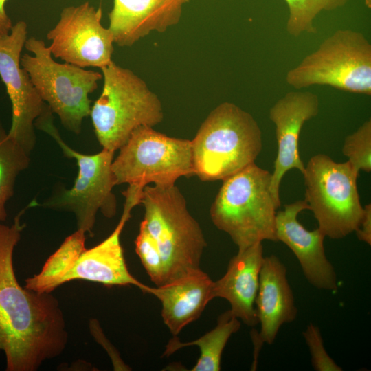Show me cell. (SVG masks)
<instances>
[{
  "instance_id": "6da1fadb",
  "label": "cell",
  "mask_w": 371,
  "mask_h": 371,
  "mask_svg": "<svg viewBox=\"0 0 371 371\" xmlns=\"http://www.w3.org/2000/svg\"><path fill=\"white\" fill-rule=\"evenodd\" d=\"M25 210L10 225L0 223V352L6 371H36L63 352L69 338L58 300L23 287L16 279L13 255Z\"/></svg>"
},
{
  "instance_id": "7a4b0ae2",
  "label": "cell",
  "mask_w": 371,
  "mask_h": 371,
  "mask_svg": "<svg viewBox=\"0 0 371 371\" xmlns=\"http://www.w3.org/2000/svg\"><path fill=\"white\" fill-rule=\"evenodd\" d=\"M130 216L123 212L113 232L90 249L85 247L86 232L77 229L48 258L38 273L25 280L24 286L36 292L52 293L66 282L80 280L106 286L133 285L144 293L146 285L128 271L120 243L121 233Z\"/></svg>"
},
{
  "instance_id": "3957f363",
  "label": "cell",
  "mask_w": 371,
  "mask_h": 371,
  "mask_svg": "<svg viewBox=\"0 0 371 371\" xmlns=\"http://www.w3.org/2000/svg\"><path fill=\"white\" fill-rule=\"evenodd\" d=\"M191 142L193 173L201 181L224 180L254 163L262 132L249 112L230 102L215 107Z\"/></svg>"
},
{
  "instance_id": "277c9868",
  "label": "cell",
  "mask_w": 371,
  "mask_h": 371,
  "mask_svg": "<svg viewBox=\"0 0 371 371\" xmlns=\"http://www.w3.org/2000/svg\"><path fill=\"white\" fill-rule=\"evenodd\" d=\"M272 173L255 163L223 180L210 207L214 225L227 233L238 250L263 240L278 242Z\"/></svg>"
},
{
  "instance_id": "5b68a950",
  "label": "cell",
  "mask_w": 371,
  "mask_h": 371,
  "mask_svg": "<svg viewBox=\"0 0 371 371\" xmlns=\"http://www.w3.org/2000/svg\"><path fill=\"white\" fill-rule=\"evenodd\" d=\"M119 150L112 171L116 186L128 184L123 193L128 212L140 203L147 185H174L179 178L194 175L190 140L169 137L153 127L137 128Z\"/></svg>"
},
{
  "instance_id": "8992f818",
  "label": "cell",
  "mask_w": 371,
  "mask_h": 371,
  "mask_svg": "<svg viewBox=\"0 0 371 371\" xmlns=\"http://www.w3.org/2000/svg\"><path fill=\"white\" fill-rule=\"evenodd\" d=\"M104 80L90 116L102 148L115 152L139 127H154L164 120L159 97L129 69L111 61L100 69Z\"/></svg>"
},
{
  "instance_id": "52a82bcc",
  "label": "cell",
  "mask_w": 371,
  "mask_h": 371,
  "mask_svg": "<svg viewBox=\"0 0 371 371\" xmlns=\"http://www.w3.org/2000/svg\"><path fill=\"white\" fill-rule=\"evenodd\" d=\"M140 203L145 210L142 222L161 256L164 284L199 269L206 241L175 184L147 185L143 190Z\"/></svg>"
},
{
  "instance_id": "ba28073f",
  "label": "cell",
  "mask_w": 371,
  "mask_h": 371,
  "mask_svg": "<svg viewBox=\"0 0 371 371\" xmlns=\"http://www.w3.org/2000/svg\"><path fill=\"white\" fill-rule=\"evenodd\" d=\"M297 90L325 85L371 95V43L362 32L337 30L307 54L285 78Z\"/></svg>"
},
{
  "instance_id": "9c48e42d",
  "label": "cell",
  "mask_w": 371,
  "mask_h": 371,
  "mask_svg": "<svg viewBox=\"0 0 371 371\" xmlns=\"http://www.w3.org/2000/svg\"><path fill=\"white\" fill-rule=\"evenodd\" d=\"M24 47L34 56L23 54L20 64L41 98L67 131L79 134L84 118L91 113L89 95L97 89L102 74L56 62L45 42L34 36L27 38Z\"/></svg>"
},
{
  "instance_id": "30bf717a",
  "label": "cell",
  "mask_w": 371,
  "mask_h": 371,
  "mask_svg": "<svg viewBox=\"0 0 371 371\" xmlns=\"http://www.w3.org/2000/svg\"><path fill=\"white\" fill-rule=\"evenodd\" d=\"M36 126L51 135L63 154L76 161L78 168L73 186L69 189H62L41 205L74 213L77 229L93 236L99 211L109 218L116 214L117 201L113 193L116 183L112 171L115 152L102 148L96 154L86 155L74 150L60 137L53 124L52 114H47L38 119Z\"/></svg>"
},
{
  "instance_id": "8fae6325",
  "label": "cell",
  "mask_w": 371,
  "mask_h": 371,
  "mask_svg": "<svg viewBox=\"0 0 371 371\" xmlns=\"http://www.w3.org/2000/svg\"><path fill=\"white\" fill-rule=\"evenodd\" d=\"M359 174L348 161L337 163L324 154L314 155L305 166L304 200L325 236L340 239L358 228L364 211Z\"/></svg>"
},
{
  "instance_id": "7c38bea8",
  "label": "cell",
  "mask_w": 371,
  "mask_h": 371,
  "mask_svg": "<svg viewBox=\"0 0 371 371\" xmlns=\"http://www.w3.org/2000/svg\"><path fill=\"white\" fill-rule=\"evenodd\" d=\"M102 9L88 1L64 8L56 25L47 34L54 58L82 68L99 67L112 61L113 36L101 23Z\"/></svg>"
},
{
  "instance_id": "4fadbf2b",
  "label": "cell",
  "mask_w": 371,
  "mask_h": 371,
  "mask_svg": "<svg viewBox=\"0 0 371 371\" xmlns=\"http://www.w3.org/2000/svg\"><path fill=\"white\" fill-rule=\"evenodd\" d=\"M27 34L26 23L20 21L13 25L9 34L0 37V77L12 104L8 135L30 154L36 144L35 122L49 108L20 64Z\"/></svg>"
},
{
  "instance_id": "5bb4252c",
  "label": "cell",
  "mask_w": 371,
  "mask_h": 371,
  "mask_svg": "<svg viewBox=\"0 0 371 371\" xmlns=\"http://www.w3.org/2000/svg\"><path fill=\"white\" fill-rule=\"evenodd\" d=\"M319 111L318 95L297 89L286 93L269 109V117L275 126L278 144L271 189L279 202L280 183L285 173L291 169L302 174L305 170L299 153V137L304 123L316 117Z\"/></svg>"
},
{
  "instance_id": "9a60e30c",
  "label": "cell",
  "mask_w": 371,
  "mask_h": 371,
  "mask_svg": "<svg viewBox=\"0 0 371 371\" xmlns=\"http://www.w3.org/2000/svg\"><path fill=\"white\" fill-rule=\"evenodd\" d=\"M309 210L305 200L284 205L276 212V236L295 254L307 281L314 287L326 291L337 290L338 282L334 267L326 256L324 234L317 227L310 231L298 221L303 210Z\"/></svg>"
},
{
  "instance_id": "2e32d148",
  "label": "cell",
  "mask_w": 371,
  "mask_h": 371,
  "mask_svg": "<svg viewBox=\"0 0 371 371\" xmlns=\"http://www.w3.org/2000/svg\"><path fill=\"white\" fill-rule=\"evenodd\" d=\"M285 265L275 255L263 257L255 308L260 331L252 330L255 370L260 348L274 342L280 327L294 321L297 315L294 295Z\"/></svg>"
},
{
  "instance_id": "e0dca14e",
  "label": "cell",
  "mask_w": 371,
  "mask_h": 371,
  "mask_svg": "<svg viewBox=\"0 0 371 371\" xmlns=\"http://www.w3.org/2000/svg\"><path fill=\"white\" fill-rule=\"evenodd\" d=\"M190 0H113L108 16L114 43L131 47L152 32H164L181 20Z\"/></svg>"
},
{
  "instance_id": "ac0fdd59",
  "label": "cell",
  "mask_w": 371,
  "mask_h": 371,
  "mask_svg": "<svg viewBox=\"0 0 371 371\" xmlns=\"http://www.w3.org/2000/svg\"><path fill=\"white\" fill-rule=\"evenodd\" d=\"M214 281L201 268L144 293L155 295L161 304V317L173 336L196 320L213 300Z\"/></svg>"
},
{
  "instance_id": "d6986e66",
  "label": "cell",
  "mask_w": 371,
  "mask_h": 371,
  "mask_svg": "<svg viewBox=\"0 0 371 371\" xmlns=\"http://www.w3.org/2000/svg\"><path fill=\"white\" fill-rule=\"evenodd\" d=\"M263 257L262 243L238 250L230 259L225 273L213 284V299L226 300L232 313L251 327L258 324L255 300Z\"/></svg>"
},
{
  "instance_id": "ffe728a7",
  "label": "cell",
  "mask_w": 371,
  "mask_h": 371,
  "mask_svg": "<svg viewBox=\"0 0 371 371\" xmlns=\"http://www.w3.org/2000/svg\"><path fill=\"white\" fill-rule=\"evenodd\" d=\"M240 321L230 310L221 313L216 326L199 338L187 342L180 341L173 336L166 346L164 357H168L182 348L196 346L200 356L192 371H219L223 350L229 337L240 328Z\"/></svg>"
},
{
  "instance_id": "44dd1931",
  "label": "cell",
  "mask_w": 371,
  "mask_h": 371,
  "mask_svg": "<svg viewBox=\"0 0 371 371\" xmlns=\"http://www.w3.org/2000/svg\"><path fill=\"white\" fill-rule=\"evenodd\" d=\"M30 155L0 125V223L7 218L6 203L14 194L17 176L30 165Z\"/></svg>"
},
{
  "instance_id": "7402d4cb",
  "label": "cell",
  "mask_w": 371,
  "mask_h": 371,
  "mask_svg": "<svg viewBox=\"0 0 371 371\" xmlns=\"http://www.w3.org/2000/svg\"><path fill=\"white\" fill-rule=\"evenodd\" d=\"M289 8L286 30L293 37L304 34H316L315 20L323 11H333L344 7L349 0H284Z\"/></svg>"
},
{
  "instance_id": "603a6c76",
  "label": "cell",
  "mask_w": 371,
  "mask_h": 371,
  "mask_svg": "<svg viewBox=\"0 0 371 371\" xmlns=\"http://www.w3.org/2000/svg\"><path fill=\"white\" fill-rule=\"evenodd\" d=\"M348 161L358 172L371 171V120H367L346 137L342 148Z\"/></svg>"
},
{
  "instance_id": "cb8c5ba5",
  "label": "cell",
  "mask_w": 371,
  "mask_h": 371,
  "mask_svg": "<svg viewBox=\"0 0 371 371\" xmlns=\"http://www.w3.org/2000/svg\"><path fill=\"white\" fill-rule=\"evenodd\" d=\"M135 251L150 280L157 286L164 284V267L158 247L142 222L135 241Z\"/></svg>"
},
{
  "instance_id": "d4e9b609",
  "label": "cell",
  "mask_w": 371,
  "mask_h": 371,
  "mask_svg": "<svg viewBox=\"0 0 371 371\" xmlns=\"http://www.w3.org/2000/svg\"><path fill=\"white\" fill-rule=\"evenodd\" d=\"M303 337L308 347L311 364L316 371H341L339 366L326 352L321 331L318 326L313 324L307 325L303 332Z\"/></svg>"
},
{
  "instance_id": "484cf974",
  "label": "cell",
  "mask_w": 371,
  "mask_h": 371,
  "mask_svg": "<svg viewBox=\"0 0 371 371\" xmlns=\"http://www.w3.org/2000/svg\"><path fill=\"white\" fill-rule=\"evenodd\" d=\"M363 215L358 228L355 230L357 238L371 245V204H367L363 207Z\"/></svg>"
},
{
  "instance_id": "4316f807",
  "label": "cell",
  "mask_w": 371,
  "mask_h": 371,
  "mask_svg": "<svg viewBox=\"0 0 371 371\" xmlns=\"http://www.w3.org/2000/svg\"><path fill=\"white\" fill-rule=\"evenodd\" d=\"M7 1L0 0V37L9 34L13 26L5 10V3Z\"/></svg>"
},
{
  "instance_id": "83f0119b",
  "label": "cell",
  "mask_w": 371,
  "mask_h": 371,
  "mask_svg": "<svg viewBox=\"0 0 371 371\" xmlns=\"http://www.w3.org/2000/svg\"><path fill=\"white\" fill-rule=\"evenodd\" d=\"M365 4L368 8H371V0H364Z\"/></svg>"
}]
</instances>
